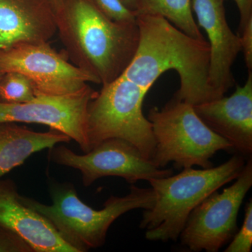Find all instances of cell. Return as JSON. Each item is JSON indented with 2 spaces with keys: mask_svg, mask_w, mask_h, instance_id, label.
Returning <instances> with one entry per match:
<instances>
[{
  "mask_svg": "<svg viewBox=\"0 0 252 252\" xmlns=\"http://www.w3.org/2000/svg\"><path fill=\"white\" fill-rule=\"evenodd\" d=\"M140 41L122 75L146 92L166 71L175 70L180 87L173 97L196 105L220 98L209 84L208 41L190 37L158 15H139Z\"/></svg>",
  "mask_w": 252,
  "mask_h": 252,
  "instance_id": "obj_1",
  "label": "cell"
},
{
  "mask_svg": "<svg viewBox=\"0 0 252 252\" xmlns=\"http://www.w3.org/2000/svg\"><path fill=\"white\" fill-rule=\"evenodd\" d=\"M55 15L57 32L74 65L102 85L122 75L138 47L137 21H113L92 0H63Z\"/></svg>",
  "mask_w": 252,
  "mask_h": 252,
  "instance_id": "obj_2",
  "label": "cell"
},
{
  "mask_svg": "<svg viewBox=\"0 0 252 252\" xmlns=\"http://www.w3.org/2000/svg\"><path fill=\"white\" fill-rule=\"evenodd\" d=\"M52 203L45 205L21 195L23 203L39 212L52 223L63 238L78 252L103 246L111 225L126 212L152 208L156 193L152 188L132 185L124 197L111 195L102 210H94L78 196L70 183L53 182L50 185Z\"/></svg>",
  "mask_w": 252,
  "mask_h": 252,
  "instance_id": "obj_3",
  "label": "cell"
},
{
  "mask_svg": "<svg viewBox=\"0 0 252 252\" xmlns=\"http://www.w3.org/2000/svg\"><path fill=\"white\" fill-rule=\"evenodd\" d=\"M245 165L243 156L235 155L219 166L187 167L177 175L149 180L156 201L152 208L144 210L140 222V228L147 230L146 238L177 240L194 209L210 194L235 180Z\"/></svg>",
  "mask_w": 252,
  "mask_h": 252,
  "instance_id": "obj_4",
  "label": "cell"
},
{
  "mask_svg": "<svg viewBox=\"0 0 252 252\" xmlns=\"http://www.w3.org/2000/svg\"><path fill=\"white\" fill-rule=\"evenodd\" d=\"M147 119L156 142L152 161L158 168L170 162L179 170L195 165L209 168L213 167L211 158L217 152L233 149L202 122L193 105L175 97L160 109H151Z\"/></svg>",
  "mask_w": 252,
  "mask_h": 252,
  "instance_id": "obj_5",
  "label": "cell"
},
{
  "mask_svg": "<svg viewBox=\"0 0 252 252\" xmlns=\"http://www.w3.org/2000/svg\"><path fill=\"white\" fill-rule=\"evenodd\" d=\"M147 94L122 74L102 85L88 107L89 152L107 139L120 138L134 144L144 157L152 160L155 139L152 124L142 111Z\"/></svg>",
  "mask_w": 252,
  "mask_h": 252,
  "instance_id": "obj_6",
  "label": "cell"
},
{
  "mask_svg": "<svg viewBox=\"0 0 252 252\" xmlns=\"http://www.w3.org/2000/svg\"><path fill=\"white\" fill-rule=\"evenodd\" d=\"M49 154L51 161L80 171L86 187L106 177H122L134 184L173 175L172 169L158 168L134 144L120 138L104 140L82 155L58 144L50 149Z\"/></svg>",
  "mask_w": 252,
  "mask_h": 252,
  "instance_id": "obj_7",
  "label": "cell"
},
{
  "mask_svg": "<svg viewBox=\"0 0 252 252\" xmlns=\"http://www.w3.org/2000/svg\"><path fill=\"white\" fill-rule=\"evenodd\" d=\"M235 180L221 193L210 194L189 215L179 238L190 251L217 252L234 236L239 210L252 186V158Z\"/></svg>",
  "mask_w": 252,
  "mask_h": 252,
  "instance_id": "obj_8",
  "label": "cell"
},
{
  "mask_svg": "<svg viewBox=\"0 0 252 252\" xmlns=\"http://www.w3.org/2000/svg\"><path fill=\"white\" fill-rule=\"evenodd\" d=\"M17 72L31 81L36 96H59L75 94L93 76L69 63L49 42L25 43L0 51V73Z\"/></svg>",
  "mask_w": 252,
  "mask_h": 252,
  "instance_id": "obj_9",
  "label": "cell"
},
{
  "mask_svg": "<svg viewBox=\"0 0 252 252\" xmlns=\"http://www.w3.org/2000/svg\"><path fill=\"white\" fill-rule=\"evenodd\" d=\"M97 93L88 86L65 95L36 96L22 103L0 102V124L26 123L49 126L65 134L79 144L84 153H88V107Z\"/></svg>",
  "mask_w": 252,
  "mask_h": 252,
  "instance_id": "obj_10",
  "label": "cell"
},
{
  "mask_svg": "<svg viewBox=\"0 0 252 252\" xmlns=\"http://www.w3.org/2000/svg\"><path fill=\"white\" fill-rule=\"evenodd\" d=\"M224 0H192L199 28L206 32L210 56L208 81L219 97L235 84L232 66L241 51L240 36L230 29L225 18Z\"/></svg>",
  "mask_w": 252,
  "mask_h": 252,
  "instance_id": "obj_11",
  "label": "cell"
},
{
  "mask_svg": "<svg viewBox=\"0 0 252 252\" xmlns=\"http://www.w3.org/2000/svg\"><path fill=\"white\" fill-rule=\"evenodd\" d=\"M198 117L212 131L231 144L242 155L252 152V71L245 85L234 94L193 105Z\"/></svg>",
  "mask_w": 252,
  "mask_h": 252,
  "instance_id": "obj_12",
  "label": "cell"
},
{
  "mask_svg": "<svg viewBox=\"0 0 252 252\" xmlns=\"http://www.w3.org/2000/svg\"><path fill=\"white\" fill-rule=\"evenodd\" d=\"M14 182L0 178V226L11 230L32 252H78L52 223L26 205Z\"/></svg>",
  "mask_w": 252,
  "mask_h": 252,
  "instance_id": "obj_13",
  "label": "cell"
},
{
  "mask_svg": "<svg viewBox=\"0 0 252 252\" xmlns=\"http://www.w3.org/2000/svg\"><path fill=\"white\" fill-rule=\"evenodd\" d=\"M56 32L50 0H0V51L25 43L49 42Z\"/></svg>",
  "mask_w": 252,
  "mask_h": 252,
  "instance_id": "obj_14",
  "label": "cell"
},
{
  "mask_svg": "<svg viewBox=\"0 0 252 252\" xmlns=\"http://www.w3.org/2000/svg\"><path fill=\"white\" fill-rule=\"evenodd\" d=\"M70 140L65 134L53 129L39 132L16 123L0 124V178L21 166L32 154Z\"/></svg>",
  "mask_w": 252,
  "mask_h": 252,
  "instance_id": "obj_15",
  "label": "cell"
},
{
  "mask_svg": "<svg viewBox=\"0 0 252 252\" xmlns=\"http://www.w3.org/2000/svg\"><path fill=\"white\" fill-rule=\"evenodd\" d=\"M135 14L158 15L190 37L205 39L194 19L192 0H137Z\"/></svg>",
  "mask_w": 252,
  "mask_h": 252,
  "instance_id": "obj_16",
  "label": "cell"
},
{
  "mask_svg": "<svg viewBox=\"0 0 252 252\" xmlns=\"http://www.w3.org/2000/svg\"><path fill=\"white\" fill-rule=\"evenodd\" d=\"M36 97L31 81L17 72H6L0 79V102L22 103Z\"/></svg>",
  "mask_w": 252,
  "mask_h": 252,
  "instance_id": "obj_17",
  "label": "cell"
},
{
  "mask_svg": "<svg viewBox=\"0 0 252 252\" xmlns=\"http://www.w3.org/2000/svg\"><path fill=\"white\" fill-rule=\"evenodd\" d=\"M95 6L107 17L118 23L137 21L135 11L127 7L124 0H92Z\"/></svg>",
  "mask_w": 252,
  "mask_h": 252,
  "instance_id": "obj_18",
  "label": "cell"
},
{
  "mask_svg": "<svg viewBox=\"0 0 252 252\" xmlns=\"http://www.w3.org/2000/svg\"><path fill=\"white\" fill-rule=\"evenodd\" d=\"M252 247V200L245 206V220L225 252H250Z\"/></svg>",
  "mask_w": 252,
  "mask_h": 252,
  "instance_id": "obj_19",
  "label": "cell"
},
{
  "mask_svg": "<svg viewBox=\"0 0 252 252\" xmlns=\"http://www.w3.org/2000/svg\"><path fill=\"white\" fill-rule=\"evenodd\" d=\"M240 36L241 51L245 58V64L249 72L252 71V18L238 33Z\"/></svg>",
  "mask_w": 252,
  "mask_h": 252,
  "instance_id": "obj_20",
  "label": "cell"
},
{
  "mask_svg": "<svg viewBox=\"0 0 252 252\" xmlns=\"http://www.w3.org/2000/svg\"><path fill=\"white\" fill-rule=\"evenodd\" d=\"M225 1V0H224ZM238 6L240 15L238 33L252 18V0H233Z\"/></svg>",
  "mask_w": 252,
  "mask_h": 252,
  "instance_id": "obj_21",
  "label": "cell"
},
{
  "mask_svg": "<svg viewBox=\"0 0 252 252\" xmlns=\"http://www.w3.org/2000/svg\"><path fill=\"white\" fill-rule=\"evenodd\" d=\"M125 4L127 5V7L130 8L132 11H135L136 6H137V0H124Z\"/></svg>",
  "mask_w": 252,
  "mask_h": 252,
  "instance_id": "obj_22",
  "label": "cell"
},
{
  "mask_svg": "<svg viewBox=\"0 0 252 252\" xmlns=\"http://www.w3.org/2000/svg\"><path fill=\"white\" fill-rule=\"evenodd\" d=\"M63 0H50L51 4H52L53 8H54V11L58 9V7L60 6V4L62 2Z\"/></svg>",
  "mask_w": 252,
  "mask_h": 252,
  "instance_id": "obj_23",
  "label": "cell"
},
{
  "mask_svg": "<svg viewBox=\"0 0 252 252\" xmlns=\"http://www.w3.org/2000/svg\"><path fill=\"white\" fill-rule=\"evenodd\" d=\"M1 75H2V74H1V73H0V79H1Z\"/></svg>",
  "mask_w": 252,
  "mask_h": 252,
  "instance_id": "obj_24",
  "label": "cell"
}]
</instances>
